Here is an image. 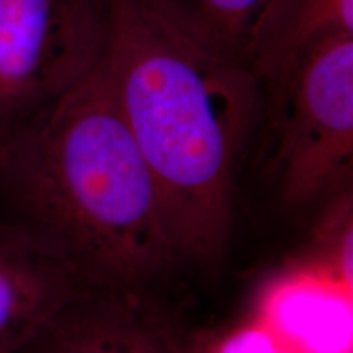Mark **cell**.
<instances>
[{
  "mask_svg": "<svg viewBox=\"0 0 353 353\" xmlns=\"http://www.w3.org/2000/svg\"><path fill=\"white\" fill-rule=\"evenodd\" d=\"M99 68L156 183L180 262H219L237 167L265 108L259 77L145 0H108Z\"/></svg>",
  "mask_w": 353,
  "mask_h": 353,
  "instance_id": "obj_1",
  "label": "cell"
},
{
  "mask_svg": "<svg viewBox=\"0 0 353 353\" xmlns=\"http://www.w3.org/2000/svg\"><path fill=\"white\" fill-rule=\"evenodd\" d=\"M0 208L64 247L99 283L151 288L180 263L99 65L0 138Z\"/></svg>",
  "mask_w": 353,
  "mask_h": 353,
  "instance_id": "obj_2",
  "label": "cell"
},
{
  "mask_svg": "<svg viewBox=\"0 0 353 353\" xmlns=\"http://www.w3.org/2000/svg\"><path fill=\"white\" fill-rule=\"evenodd\" d=\"M270 105L285 203L304 208L352 188L353 33L307 50Z\"/></svg>",
  "mask_w": 353,
  "mask_h": 353,
  "instance_id": "obj_3",
  "label": "cell"
},
{
  "mask_svg": "<svg viewBox=\"0 0 353 353\" xmlns=\"http://www.w3.org/2000/svg\"><path fill=\"white\" fill-rule=\"evenodd\" d=\"M108 0H0V138L97 69Z\"/></svg>",
  "mask_w": 353,
  "mask_h": 353,
  "instance_id": "obj_4",
  "label": "cell"
},
{
  "mask_svg": "<svg viewBox=\"0 0 353 353\" xmlns=\"http://www.w3.org/2000/svg\"><path fill=\"white\" fill-rule=\"evenodd\" d=\"M200 339L148 286L95 283L65 303L20 353H198Z\"/></svg>",
  "mask_w": 353,
  "mask_h": 353,
  "instance_id": "obj_5",
  "label": "cell"
},
{
  "mask_svg": "<svg viewBox=\"0 0 353 353\" xmlns=\"http://www.w3.org/2000/svg\"><path fill=\"white\" fill-rule=\"evenodd\" d=\"M95 283L64 247L0 211V353H20L65 303Z\"/></svg>",
  "mask_w": 353,
  "mask_h": 353,
  "instance_id": "obj_6",
  "label": "cell"
},
{
  "mask_svg": "<svg viewBox=\"0 0 353 353\" xmlns=\"http://www.w3.org/2000/svg\"><path fill=\"white\" fill-rule=\"evenodd\" d=\"M208 50L257 70L283 33L294 0H145Z\"/></svg>",
  "mask_w": 353,
  "mask_h": 353,
  "instance_id": "obj_7",
  "label": "cell"
},
{
  "mask_svg": "<svg viewBox=\"0 0 353 353\" xmlns=\"http://www.w3.org/2000/svg\"><path fill=\"white\" fill-rule=\"evenodd\" d=\"M263 304V327L293 353H352V290L327 276L278 283Z\"/></svg>",
  "mask_w": 353,
  "mask_h": 353,
  "instance_id": "obj_8",
  "label": "cell"
},
{
  "mask_svg": "<svg viewBox=\"0 0 353 353\" xmlns=\"http://www.w3.org/2000/svg\"><path fill=\"white\" fill-rule=\"evenodd\" d=\"M341 33H353V0H294L283 33L257 70L265 103L280 94L307 50Z\"/></svg>",
  "mask_w": 353,
  "mask_h": 353,
  "instance_id": "obj_9",
  "label": "cell"
},
{
  "mask_svg": "<svg viewBox=\"0 0 353 353\" xmlns=\"http://www.w3.org/2000/svg\"><path fill=\"white\" fill-rule=\"evenodd\" d=\"M352 188L327 198L325 211L317 224L314 252L321 265V275L352 290V244H353Z\"/></svg>",
  "mask_w": 353,
  "mask_h": 353,
  "instance_id": "obj_10",
  "label": "cell"
},
{
  "mask_svg": "<svg viewBox=\"0 0 353 353\" xmlns=\"http://www.w3.org/2000/svg\"><path fill=\"white\" fill-rule=\"evenodd\" d=\"M198 353H293L262 324L236 330V332L203 341Z\"/></svg>",
  "mask_w": 353,
  "mask_h": 353,
  "instance_id": "obj_11",
  "label": "cell"
}]
</instances>
